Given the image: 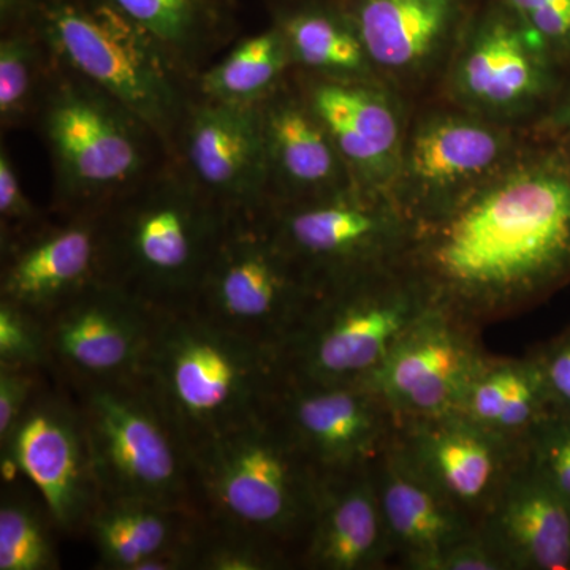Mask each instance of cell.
Here are the masks:
<instances>
[{
	"instance_id": "obj_1",
	"label": "cell",
	"mask_w": 570,
	"mask_h": 570,
	"mask_svg": "<svg viewBox=\"0 0 570 570\" xmlns=\"http://www.w3.org/2000/svg\"><path fill=\"white\" fill-rule=\"evenodd\" d=\"M401 265L431 306L483 326L570 284V145L534 132L497 175L412 223Z\"/></svg>"
},
{
	"instance_id": "obj_16",
	"label": "cell",
	"mask_w": 570,
	"mask_h": 570,
	"mask_svg": "<svg viewBox=\"0 0 570 570\" xmlns=\"http://www.w3.org/2000/svg\"><path fill=\"white\" fill-rule=\"evenodd\" d=\"M482 328L431 307L397 340L363 384L376 390L397 419L460 412L490 354Z\"/></svg>"
},
{
	"instance_id": "obj_43",
	"label": "cell",
	"mask_w": 570,
	"mask_h": 570,
	"mask_svg": "<svg viewBox=\"0 0 570 570\" xmlns=\"http://www.w3.org/2000/svg\"><path fill=\"white\" fill-rule=\"evenodd\" d=\"M236 2L242 3L245 0H236ZM262 2L268 3L269 7L277 6V3L288 2V0H262Z\"/></svg>"
},
{
	"instance_id": "obj_39",
	"label": "cell",
	"mask_w": 570,
	"mask_h": 570,
	"mask_svg": "<svg viewBox=\"0 0 570 570\" xmlns=\"http://www.w3.org/2000/svg\"><path fill=\"white\" fill-rule=\"evenodd\" d=\"M554 412L570 414V326L531 352Z\"/></svg>"
},
{
	"instance_id": "obj_6",
	"label": "cell",
	"mask_w": 570,
	"mask_h": 570,
	"mask_svg": "<svg viewBox=\"0 0 570 570\" xmlns=\"http://www.w3.org/2000/svg\"><path fill=\"white\" fill-rule=\"evenodd\" d=\"M21 22L56 61L111 94L159 135L171 157L198 99L193 73L110 0H29Z\"/></svg>"
},
{
	"instance_id": "obj_13",
	"label": "cell",
	"mask_w": 570,
	"mask_h": 570,
	"mask_svg": "<svg viewBox=\"0 0 570 570\" xmlns=\"http://www.w3.org/2000/svg\"><path fill=\"white\" fill-rule=\"evenodd\" d=\"M160 311L99 281L45 322L48 373L69 390L140 377Z\"/></svg>"
},
{
	"instance_id": "obj_4",
	"label": "cell",
	"mask_w": 570,
	"mask_h": 570,
	"mask_svg": "<svg viewBox=\"0 0 570 570\" xmlns=\"http://www.w3.org/2000/svg\"><path fill=\"white\" fill-rule=\"evenodd\" d=\"M32 126L50 154L52 214L102 212L171 159L140 116L55 58Z\"/></svg>"
},
{
	"instance_id": "obj_22",
	"label": "cell",
	"mask_w": 570,
	"mask_h": 570,
	"mask_svg": "<svg viewBox=\"0 0 570 570\" xmlns=\"http://www.w3.org/2000/svg\"><path fill=\"white\" fill-rule=\"evenodd\" d=\"M373 464L322 478L299 568L376 570L395 558Z\"/></svg>"
},
{
	"instance_id": "obj_15",
	"label": "cell",
	"mask_w": 570,
	"mask_h": 570,
	"mask_svg": "<svg viewBox=\"0 0 570 570\" xmlns=\"http://www.w3.org/2000/svg\"><path fill=\"white\" fill-rule=\"evenodd\" d=\"M269 412L322 478L371 466L392 445L397 415L363 382H311L281 374Z\"/></svg>"
},
{
	"instance_id": "obj_31",
	"label": "cell",
	"mask_w": 570,
	"mask_h": 570,
	"mask_svg": "<svg viewBox=\"0 0 570 570\" xmlns=\"http://www.w3.org/2000/svg\"><path fill=\"white\" fill-rule=\"evenodd\" d=\"M0 33V129L6 134L32 126L52 58L26 22Z\"/></svg>"
},
{
	"instance_id": "obj_29",
	"label": "cell",
	"mask_w": 570,
	"mask_h": 570,
	"mask_svg": "<svg viewBox=\"0 0 570 570\" xmlns=\"http://www.w3.org/2000/svg\"><path fill=\"white\" fill-rule=\"evenodd\" d=\"M550 412L553 406L532 354L490 355L460 407V414L517 444Z\"/></svg>"
},
{
	"instance_id": "obj_9",
	"label": "cell",
	"mask_w": 570,
	"mask_h": 570,
	"mask_svg": "<svg viewBox=\"0 0 570 570\" xmlns=\"http://www.w3.org/2000/svg\"><path fill=\"white\" fill-rule=\"evenodd\" d=\"M314 294L309 277L277 239L265 206L230 214L190 309L276 348Z\"/></svg>"
},
{
	"instance_id": "obj_2",
	"label": "cell",
	"mask_w": 570,
	"mask_h": 570,
	"mask_svg": "<svg viewBox=\"0 0 570 570\" xmlns=\"http://www.w3.org/2000/svg\"><path fill=\"white\" fill-rule=\"evenodd\" d=\"M193 464L209 531L261 543L299 568L322 475L269 409L194 448Z\"/></svg>"
},
{
	"instance_id": "obj_42",
	"label": "cell",
	"mask_w": 570,
	"mask_h": 570,
	"mask_svg": "<svg viewBox=\"0 0 570 570\" xmlns=\"http://www.w3.org/2000/svg\"><path fill=\"white\" fill-rule=\"evenodd\" d=\"M28 6L29 0H0V32L20 24Z\"/></svg>"
},
{
	"instance_id": "obj_5",
	"label": "cell",
	"mask_w": 570,
	"mask_h": 570,
	"mask_svg": "<svg viewBox=\"0 0 570 570\" xmlns=\"http://www.w3.org/2000/svg\"><path fill=\"white\" fill-rule=\"evenodd\" d=\"M141 377L193 450L265 412L281 371L275 348L187 307L160 311Z\"/></svg>"
},
{
	"instance_id": "obj_32",
	"label": "cell",
	"mask_w": 570,
	"mask_h": 570,
	"mask_svg": "<svg viewBox=\"0 0 570 570\" xmlns=\"http://www.w3.org/2000/svg\"><path fill=\"white\" fill-rule=\"evenodd\" d=\"M59 530L47 505L33 491L7 487L0 499V570L61 568L56 534Z\"/></svg>"
},
{
	"instance_id": "obj_23",
	"label": "cell",
	"mask_w": 570,
	"mask_h": 570,
	"mask_svg": "<svg viewBox=\"0 0 570 570\" xmlns=\"http://www.w3.org/2000/svg\"><path fill=\"white\" fill-rule=\"evenodd\" d=\"M478 530L508 570H570V502L523 459Z\"/></svg>"
},
{
	"instance_id": "obj_7",
	"label": "cell",
	"mask_w": 570,
	"mask_h": 570,
	"mask_svg": "<svg viewBox=\"0 0 570 570\" xmlns=\"http://www.w3.org/2000/svg\"><path fill=\"white\" fill-rule=\"evenodd\" d=\"M431 307L400 262L321 285L275 348L281 374L326 384L365 382Z\"/></svg>"
},
{
	"instance_id": "obj_8",
	"label": "cell",
	"mask_w": 570,
	"mask_h": 570,
	"mask_svg": "<svg viewBox=\"0 0 570 570\" xmlns=\"http://www.w3.org/2000/svg\"><path fill=\"white\" fill-rule=\"evenodd\" d=\"M70 392L102 497L197 509L193 450L141 376Z\"/></svg>"
},
{
	"instance_id": "obj_28",
	"label": "cell",
	"mask_w": 570,
	"mask_h": 570,
	"mask_svg": "<svg viewBox=\"0 0 570 570\" xmlns=\"http://www.w3.org/2000/svg\"><path fill=\"white\" fill-rule=\"evenodd\" d=\"M200 75L239 39L236 0H110Z\"/></svg>"
},
{
	"instance_id": "obj_38",
	"label": "cell",
	"mask_w": 570,
	"mask_h": 570,
	"mask_svg": "<svg viewBox=\"0 0 570 570\" xmlns=\"http://www.w3.org/2000/svg\"><path fill=\"white\" fill-rule=\"evenodd\" d=\"M50 373L41 367L0 365V444L31 406Z\"/></svg>"
},
{
	"instance_id": "obj_35",
	"label": "cell",
	"mask_w": 570,
	"mask_h": 570,
	"mask_svg": "<svg viewBox=\"0 0 570 570\" xmlns=\"http://www.w3.org/2000/svg\"><path fill=\"white\" fill-rule=\"evenodd\" d=\"M0 365L48 371V341L43 318L0 299Z\"/></svg>"
},
{
	"instance_id": "obj_3",
	"label": "cell",
	"mask_w": 570,
	"mask_h": 570,
	"mask_svg": "<svg viewBox=\"0 0 570 570\" xmlns=\"http://www.w3.org/2000/svg\"><path fill=\"white\" fill-rule=\"evenodd\" d=\"M230 214L171 157L104 209V281L154 309H187Z\"/></svg>"
},
{
	"instance_id": "obj_36",
	"label": "cell",
	"mask_w": 570,
	"mask_h": 570,
	"mask_svg": "<svg viewBox=\"0 0 570 570\" xmlns=\"http://www.w3.org/2000/svg\"><path fill=\"white\" fill-rule=\"evenodd\" d=\"M294 568L284 554L249 542L228 538L206 528L197 554V570H281Z\"/></svg>"
},
{
	"instance_id": "obj_24",
	"label": "cell",
	"mask_w": 570,
	"mask_h": 570,
	"mask_svg": "<svg viewBox=\"0 0 570 570\" xmlns=\"http://www.w3.org/2000/svg\"><path fill=\"white\" fill-rule=\"evenodd\" d=\"M373 471L395 558L404 569L431 570L442 551L478 531V523L433 489L393 442Z\"/></svg>"
},
{
	"instance_id": "obj_25",
	"label": "cell",
	"mask_w": 570,
	"mask_h": 570,
	"mask_svg": "<svg viewBox=\"0 0 570 570\" xmlns=\"http://www.w3.org/2000/svg\"><path fill=\"white\" fill-rule=\"evenodd\" d=\"M381 80L425 73L444 55L459 0H336Z\"/></svg>"
},
{
	"instance_id": "obj_17",
	"label": "cell",
	"mask_w": 570,
	"mask_h": 570,
	"mask_svg": "<svg viewBox=\"0 0 570 570\" xmlns=\"http://www.w3.org/2000/svg\"><path fill=\"white\" fill-rule=\"evenodd\" d=\"M393 445L478 527L521 460V444L491 433L460 412L400 419Z\"/></svg>"
},
{
	"instance_id": "obj_33",
	"label": "cell",
	"mask_w": 570,
	"mask_h": 570,
	"mask_svg": "<svg viewBox=\"0 0 570 570\" xmlns=\"http://www.w3.org/2000/svg\"><path fill=\"white\" fill-rule=\"evenodd\" d=\"M521 459L570 502V414L540 420L521 442Z\"/></svg>"
},
{
	"instance_id": "obj_12",
	"label": "cell",
	"mask_w": 570,
	"mask_h": 570,
	"mask_svg": "<svg viewBox=\"0 0 570 570\" xmlns=\"http://www.w3.org/2000/svg\"><path fill=\"white\" fill-rule=\"evenodd\" d=\"M564 70L512 13L491 14L455 52L449 92L461 110L509 126L539 121Z\"/></svg>"
},
{
	"instance_id": "obj_34",
	"label": "cell",
	"mask_w": 570,
	"mask_h": 570,
	"mask_svg": "<svg viewBox=\"0 0 570 570\" xmlns=\"http://www.w3.org/2000/svg\"><path fill=\"white\" fill-rule=\"evenodd\" d=\"M562 70L570 67V0H504Z\"/></svg>"
},
{
	"instance_id": "obj_10",
	"label": "cell",
	"mask_w": 570,
	"mask_h": 570,
	"mask_svg": "<svg viewBox=\"0 0 570 570\" xmlns=\"http://www.w3.org/2000/svg\"><path fill=\"white\" fill-rule=\"evenodd\" d=\"M284 249L314 287L395 264L412 232V219L389 193L352 186L343 193L266 206Z\"/></svg>"
},
{
	"instance_id": "obj_11",
	"label": "cell",
	"mask_w": 570,
	"mask_h": 570,
	"mask_svg": "<svg viewBox=\"0 0 570 570\" xmlns=\"http://www.w3.org/2000/svg\"><path fill=\"white\" fill-rule=\"evenodd\" d=\"M0 450L3 475L28 480L61 534L82 535L102 490L73 393L50 376Z\"/></svg>"
},
{
	"instance_id": "obj_20",
	"label": "cell",
	"mask_w": 570,
	"mask_h": 570,
	"mask_svg": "<svg viewBox=\"0 0 570 570\" xmlns=\"http://www.w3.org/2000/svg\"><path fill=\"white\" fill-rule=\"evenodd\" d=\"M356 186L392 194L407 130L382 81L332 80L292 70Z\"/></svg>"
},
{
	"instance_id": "obj_41",
	"label": "cell",
	"mask_w": 570,
	"mask_h": 570,
	"mask_svg": "<svg viewBox=\"0 0 570 570\" xmlns=\"http://www.w3.org/2000/svg\"><path fill=\"white\" fill-rule=\"evenodd\" d=\"M532 130L570 145V67L564 70L560 91L547 111L540 116L539 121L532 124Z\"/></svg>"
},
{
	"instance_id": "obj_21",
	"label": "cell",
	"mask_w": 570,
	"mask_h": 570,
	"mask_svg": "<svg viewBox=\"0 0 570 570\" xmlns=\"http://www.w3.org/2000/svg\"><path fill=\"white\" fill-rule=\"evenodd\" d=\"M257 108L264 130L266 206L317 200L355 186L292 71Z\"/></svg>"
},
{
	"instance_id": "obj_40",
	"label": "cell",
	"mask_w": 570,
	"mask_h": 570,
	"mask_svg": "<svg viewBox=\"0 0 570 570\" xmlns=\"http://www.w3.org/2000/svg\"><path fill=\"white\" fill-rule=\"evenodd\" d=\"M431 570H508L479 530L442 551Z\"/></svg>"
},
{
	"instance_id": "obj_37",
	"label": "cell",
	"mask_w": 570,
	"mask_h": 570,
	"mask_svg": "<svg viewBox=\"0 0 570 570\" xmlns=\"http://www.w3.org/2000/svg\"><path fill=\"white\" fill-rule=\"evenodd\" d=\"M47 214L40 212L26 194L20 170L6 142L0 146V246L36 230Z\"/></svg>"
},
{
	"instance_id": "obj_19",
	"label": "cell",
	"mask_w": 570,
	"mask_h": 570,
	"mask_svg": "<svg viewBox=\"0 0 570 570\" xmlns=\"http://www.w3.org/2000/svg\"><path fill=\"white\" fill-rule=\"evenodd\" d=\"M174 159L228 212L265 208V142L257 105L198 96L179 127Z\"/></svg>"
},
{
	"instance_id": "obj_26",
	"label": "cell",
	"mask_w": 570,
	"mask_h": 570,
	"mask_svg": "<svg viewBox=\"0 0 570 570\" xmlns=\"http://www.w3.org/2000/svg\"><path fill=\"white\" fill-rule=\"evenodd\" d=\"M206 531L193 508L140 498L102 497L86 523L82 538L97 553V569L138 570L165 551L200 543Z\"/></svg>"
},
{
	"instance_id": "obj_30",
	"label": "cell",
	"mask_w": 570,
	"mask_h": 570,
	"mask_svg": "<svg viewBox=\"0 0 570 570\" xmlns=\"http://www.w3.org/2000/svg\"><path fill=\"white\" fill-rule=\"evenodd\" d=\"M292 71L284 36L275 24L238 39L216 62L200 71L198 94L234 105L261 104Z\"/></svg>"
},
{
	"instance_id": "obj_14",
	"label": "cell",
	"mask_w": 570,
	"mask_h": 570,
	"mask_svg": "<svg viewBox=\"0 0 570 570\" xmlns=\"http://www.w3.org/2000/svg\"><path fill=\"white\" fill-rule=\"evenodd\" d=\"M523 141L468 111L431 112L406 135L392 195L412 223L425 219L497 175Z\"/></svg>"
},
{
	"instance_id": "obj_27",
	"label": "cell",
	"mask_w": 570,
	"mask_h": 570,
	"mask_svg": "<svg viewBox=\"0 0 570 570\" xmlns=\"http://www.w3.org/2000/svg\"><path fill=\"white\" fill-rule=\"evenodd\" d=\"M269 9L272 24L287 43L292 70L332 80L382 81L336 0H288Z\"/></svg>"
},
{
	"instance_id": "obj_18",
	"label": "cell",
	"mask_w": 570,
	"mask_h": 570,
	"mask_svg": "<svg viewBox=\"0 0 570 570\" xmlns=\"http://www.w3.org/2000/svg\"><path fill=\"white\" fill-rule=\"evenodd\" d=\"M104 281V209L52 214L40 227L0 246V299L47 318Z\"/></svg>"
}]
</instances>
